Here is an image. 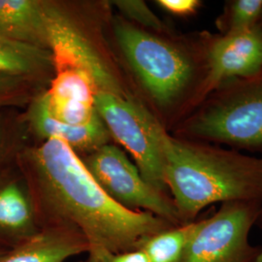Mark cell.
Listing matches in <instances>:
<instances>
[{
  "label": "cell",
  "mask_w": 262,
  "mask_h": 262,
  "mask_svg": "<svg viewBox=\"0 0 262 262\" xmlns=\"http://www.w3.org/2000/svg\"><path fill=\"white\" fill-rule=\"evenodd\" d=\"M90 243L75 230L44 226L26 242L0 255V262H64L88 253Z\"/></svg>",
  "instance_id": "obj_12"
},
{
  "label": "cell",
  "mask_w": 262,
  "mask_h": 262,
  "mask_svg": "<svg viewBox=\"0 0 262 262\" xmlns=\"http://www.w3.org/2000/svg\"><path fill=\"white\" fill-rule=\"evenodd\" d=\"M258 25L260 26L262 28V14H261V17H260V19H259V23H258Z\"/></svg>",
  "instance_id": "obj_24"
},
{
  "label": "cell",
  "mask_w": 262,
  "mask_h": 262,
  "mask_svg": "<svg viewBox=\"0 0 262 262\" xmlns=\"http://www.w3.org/2000/svg\"><path fill=\"white\" fill-rule=\"evenodd\" d=\"M95 108L109 133L134 159L142 177L166 193L162 150L166 130L161 122L128 94L97 93Z\"/></svg>",
  "instance_id": "obj_5"
},
{
  "label": "cell",
  "mask_w": 262,
  "mask_h": 262,
  "mask_svg": "<svg viewBox=\"0 0 262 262\" xmlns=\"http://www.w3.org/2000/svg\"><path fill=\"white\" fill-rule=\"evenodd\" d=\"M82 262H84V261H82Z\"/></svg>",
  "instance_id": "obj_26"
},
{
  "label": "cell",
  "mask_w": 262,
  "mask_h": 262,
  "mask_svg": "<svg viewBox=\"0 0 262 262\" xmlns=\"http://www.w3.org/2000/svg\"><path fill=\"white\" fill-rule=\"evenodd\" d=\"M200 221L173 226L152 235L141 245L150 262H181Z\"/></svg>",
  "instance_id": "obj_16"
},
{
  "label": "cell",
  "mask_w": 262,
  "mask_h": 262,
  "mask_svg": "<svg viewBox=\"0 0 262 262\" xmlns=\"http://www.w3.org/2000/svg\"><path fill=\"white\" fill-rule=\"evenodd\" d=\"M160 7L176 16H190L201 6L199 0H159Z\"/></svg>",
  "instance_id": "obj_20"
},
{
  "label": "cell",
  "mask_w": 262,
  "mask_h": 262,
  "mask_svg": "<svg viewBox=\"0 0 262 262\" xmlns=\"http://www.w3.org/2000/svg\"><path fill=\"white\" fill-rule=\"evenodd\" d=\"M261 14L262 0L227 1L215 25L222 35L237 33L256 26Z\"/></svg>",
  "instance_id": "obj_17"
},
{
  "label": "cell",
  "mask_w": 262,
  "mask_h": 262,
  "mask_svg": "<svg viewBox=\"0 0 262 262\" xmlns=\"http://www.w3.org/2000/svg\"><path fill=\"white\" fill-rule=\"evenodd\" d=\"M262 203H222L215 214L200 220L181 262H262V247L250 243Z\"/></svg>",
  "instance_id": "obj_6"
},
{
  "label": "cell",
  "mask_w": 262,
  "mask_h": 262,
  "mask_svg": "<svg viewBox=\"0 0 262 262\" xmlns=\"http://www.w3.org/2000/svg\"><path fill=\"white\" fill-rule=\"evenodd\" d=\"M84 262H150L146 253L142 250H134L122 253H113L99 247L91 246L88 252V258Z\"/></svg>",
  "instance_id": "obj_19"
},
{
  "label": "cell",
  "mask_w": 262,
  "mask_h": 262,
  "mask_svg": "<svg viewBox=\"0 0 262 262\" xmlns=\"http://www.w3.org/2000/svg\"><path fill=\"white\" fill-rule=\"evenodd\" d=\"M122 13L129 19L135 20L142 28H150L154 32H163L166 28L161 19L149 8V6L139 0H121L114 1Z\"/></svg>",
  "instance_id": "obj_18"
},
{
  "label": "cell",
  "mask_w": 262,
  "mask_h": 262,
  "mask_svg": "<svg viewBox=\"0 0 262 262\" xmlns=\"http://www.w3.org/2000/svg\"><path fill=\"white\" fill-rule=\"evenodd\" d=\"M8 251H9V250H8ZM5 252H7V251H6V250H2V249H0V255H1V254H3Z\"/></svg>",
  "instance_id": "obj_23"
},
{
  "label": "cell",
  "mask_w": 262,
  "mask_h": 262,
  "mask_svg": "<svg viewBox=\"0 0 262 262\" xmlns=\"http://www.w3.org/2000/svg\"><path fill=\"white\" fill-rule=\"evenodd\" d=\"M41 229L28 184L0 174V249L11 250Z\"/></svg>",
  "instance_id": "obj_11"
},
{
  "label": "cell",
  "mask_w": 262,
  "mask_h": 262,
  "mask_svg": "<svg viewBox=\"0 0 262 262\" xmlns=\"http://www.w3.org/2000/svg\"><path fill=\"white\" fill-rule=\"evenodd\" d=\"M29 122L39 136L66 143L73 150H97L107 144L109 131L99 115L85 124L72 125L54 119L48 111L43 94L29 110Z\"/></svg>",
  "instance_id": "obj_13"
},
{
  "label": "cell",
  "mask_w": 262,
  "mask_h": 262,
  "mask_svg": "<svg viewBox=\"0 0 262 262\" xmlns=\"http://www.w3.org/2000/svg\"><path fill=\"white\" fill-rule=\"evenodd\" d=\"M97 89L93 79L82 71L56 69L49 91L43 94L50 115L59 122L80 125L98 116L95 108Z\"/></svg>",
  "instance_id": "obj_10"
},
{
  "label": "cell",
  "mask_w": 262,
  "mask_h": 262,
  "mask_svg": "<svg viewBox=\"0 0 262 262\" xmlns=\"http://www.w3.org/2000/svg\"><path fill=\"white\" fill-rule=\"evenodd\" d=\"M255 225L262 229V206L260 211H259V215H258V217H257V221H256Z\"/></svg>",
  "instance_id": "obj_22"
},
{
  "label": "cell",
  "mask_w": 262,
  "mask_h": 262,
  "mask_svg": "<svg viewBox=\"0 0 262 262\" xmlns=\"http://www.w3.org/2000/svg\"><path fill=\"white\" fill-rule=\"evenodd\" d=\"M183 130L201 142L262 148V69L219 86L187 119Z\"/></svg>",
  "instance_id": "obj_4"
},
{
  "label": "cell",
  "mask_w": 262,
  "mask_h": 262,
  "mask_svg": "<svg viewBox=\"0 0 262 262\" xmlns=\"http://www.w3.org/2000/svg\"><path fill=\"white\" fill-rule=\"evenodd\" d=\"M1 140H2V133H1V130H0V144H1Z\"/></svg>",
  "instance_id": "obj_25"
},
{
  "label": "cell",
  "mask_w": 262,
  "mask_h": 262,
  "mask_svg": "<svg viewBox=\"0 0 262 262\" xmlns=\"http://www.w3.org/2000/svg\"><path fill=\"white\" fill-rule=\"evenodd\" d=\"M0 33L48 50L47 8L33 0H0Z\"/></svg>",
  "instance_id": "obj_14"
},
{
  "label": "cell",
  "mask_w": 262,
  "mask_h": 262,
  "mask_svg": "<svg viewBox=\"0 0 262 262\" xmlns=\"http://www.w3.org/2000/svg\"><path fill=\"white\" fill-rule=\"evenodd\" d=\"M84 163L97 184L118 204L149 212L172 225H183L172 198L147 183L137 166L118 147L103 145Z\"/></svg>",
  "instance_id": "obj_7"
},
{
  "label": "cell",
  "mask_w": 262,
  "mask_h": 262,
  "mask_svg": "<svg viewBox=\"0 0 262 262\" xmlns=\"http://www.w3.org/2000/svg\"><path fill=\"white\" fill-rule=\"evenodd\" d=\"M208 61L206 97L229 81L258 73L262 69L261 27L257 24L247 30L226 35L210 33Z\"/></svg>",
  "instance_id": "obj_9"
},
{
  "label": "cell",
  "mask_w": 262,
  "mask_h": 262,
  "mask_svg": "<svg viewBox=\"0 0 262 262\" xmlns=\"http://www.w3.org/2000/svg\"><path fill=\"white\" fill-rule=\"evenodd\" d=\"M53 66L51 52L0 33V75L21 78Z\"/></svg>",
  "instance_id": "obj_15"
},
{
  "label": "cell",
  "mask_w": 262,
  "mask_h": 262,
  "mask_svg": "<svg viewBox=\"0 0 262 262\" xmlns=\"http://www.w3.org/2000/svg\"><path fill=\"white\" fill-rule=\"evenodd\" d=\"M47 32L48 50L56 70L70 68L84 72L93 79L97 93L126 94L81 31L51 8H47Z\"/></svg>",
  "instance_id": "obj_8"
},
{
  "label": "cell",
  "mask_w": 262,
  "mask_h": 262,
  "mask_svg": "<svg viewBox=\"0 0 262 262\" xmlns=\"http://www.w3.org/2000/svg\"><path fill=\"white\" fill-rule=\"evenodd\" d=\"M20 79L18 77L0 75V101L15 89Z\"/></svg>",
  "instance_id": "obj_21"
},
{
  "label": "cell",
  "mask_w": 262,
  "mask_h": 262,
  "mask_svg": "<svg viewBox=\"0 0 262 262\" xmlns=\"http://www.w3.org/2000/svg\"><path fill=\"white\" fill-rule=\"evenodd\" d=\"M115 31L131 69L159 109H171L185 101L198 107L204 101L210 32L185 46L127 23L118 24Z\"/></svg>",
  "instance_id": "obj_3"
},
{
  "label": "cell",
  "mask_w": 262,
  "mask_h": 262,
  "mask_svg": "<svg viewBox=\"0 0 262 262\" xmlns=\"http://www.w3.org/2000/svg\"><path fill=\"white\" fill-rule=\"evenodd\" d=\"M28 184L42 227L60 226L91 246L113 253L138 250L152 235L176 225L145 211L118 204L66 143L49 139L31 152Z\"/></svg>",
  "instance_id": "obj_1"
},
{
  "label": "cell",
  "mask_w": 262,
  "mask_h": 262,
  "mask_svg": "<svg viewBox=\"0 0 262 262\" xmlns=\"http://www.w3.org/2000/svg\"><path fill=\"white\" fill-rule=\"evenodd\" d=\"M164 179L182 224L217 202L262 203V159L205 142L162 137Z\"/></svg>",
  "instance_id": "obj_2"
}]
</instances>
